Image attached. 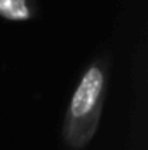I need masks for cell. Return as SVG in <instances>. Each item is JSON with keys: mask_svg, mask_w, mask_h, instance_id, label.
Instances as JSON below:
<instances>
[{"mask_svg": "<svg viewBox=\"0 0 148 150\" xmlns=\"http://www.w3.org/2000/svg\"><path fill=\"white\" fill-rule=\"evenodd\" d=\"M108 58L94 59L78 80L63 122V140L73 150H82L96 134L108 87Z\"/></svg>", "mask_w": 148, "mask_h": 150, "instance_id": "cell-1", "label": "cell"}, {"mask_svg": "<svg viewBox=\"0 0 148 150\" xmlns=\"http://www.w3.org/2000/svg\"><path fill=\"white\" fill-rule=\"evenodd\" d=\"M0 16L7 21H30L35 16V0H0Z\"/></svg>", "mask_w": 148, "mask_h": 150, "instance_id": "cell-2", "label": "cell"}]
</instances>
